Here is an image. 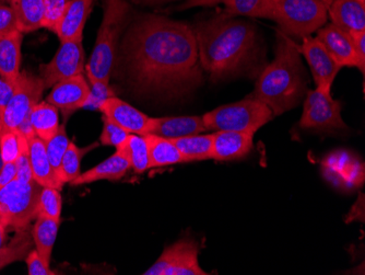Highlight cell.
Segmentation results:
<instances>
[{"mask_svg":"<svg viewBox=\"0 0 365 275\" xmlns=\"http://www.w3.org/2000/svg\"><path fill=\"white\" fill-rule=\"evenodd\" d=\"M202 116H167L151 118L149 134L158 135L164 139H178L207 132Z\"/></svg>","mask_w":365,"mask_h":275,"instance_id":"ac0fdd59","label":"cell"},{"mask_svg":"<svg viewBox=\"0 0 365 275\" xmlns=\"http://www.w3.org/2000/svg\"><path fill=\"white\" fill-rule=\"evenodd\" d=\"M32 240L30 234L24 229L18 231L9 245L0 247V270L14 262L26 260L32 246Z\"/></svg>","mask_w":365,"mask_h":275,"instance_id":"4dcf8cb0","label":"cell"},{"mask_svg":"<svg viewBox=\"0 0 365 275\" xmlns=\"http://www.w3.org/2000/svg\"><path fill=\"white\" fill-rule=\"evenodd\" d=\"M272 118V110L251 94L241 101L218 106L206 113L202 116V121L208 131H232L255 135Z\"/></svg>","mask_w":365,"mask_h":275,"instance_id":"5b68a950","label":"cell"},{"mask_svg":"<svg viewBox=\"0 0 365 275\" xmlns=\"http://www.w3.org/2000/svg\"><path fill=\"white\" fill-rule=\"evenodd\" d=\"M325 179L344 191H351L364 182V165L346 151L328 155L322 164Z\"/></svg>","mask_w":365,"mask_h":275,"instance_id":"7c38bea8","label":"cell"},{"mask_svg":"<svg viewBox=\"0 0 365 275\" xmlns=\"http://www.w3.org/2000/svg\"><path fill=\"white\" fill-rule=\"evenodd\" d=\"M22 39L20 31L0 36V75L8 79L19 77Z\"/></svg>","mask_w":365,"mask_h":275,"instance_id":"603a6c76","label":"cell"},{"mask_svg":"<svg viewBox=\"0 0 365 275\" xmlns=\"http://www.w3.org/2000/svg\"><path fill=\"white\" fill-rule=\"evenodd\" d=\"M45 85L42 78L20 73L16 90L4 109V129H16L42 98Z\"/></svg>","mask_w":365,"mask_h":275,"instance_id":"30bf717a","label":"cell"},{"mask_svg":"<svg viewBox=\"0 0 365 275\" xmlns=\"http://www.w3.org/2000/svg\"><path fill=\"white\" fill-rule=\"evenodd\" d=\"M29 147V141L16 129H3L0 133V153L4 163H16L20 154Z\"/></svg>","mask_w":365,"mask_h":275,"instance_id":"d6a6232c","label":"cell"},{"mask_svg":"<svg viewBox=\"0 0 365 275\" xmlns=\"http://www.w3.org/2000/svg\"><path fill=\"white\" fill-rule=\"evenodd\" d=\"M128 135L129 133L126 132L124 129L115 124L114 122L103 116V129H102V134L100 136L102 145L114 146L118 149L126 141Z\"/></svg>","mask_w":365,"mask_h":275,"instance_id":"8d00e7d4","label":"cell"},{"mask_svg":"<svg viewBox=\"0 0 365 275\" xmlns=\"http://www.w3.org/2000/svg\"><path fill=\"white\" fill-rule=\"evenodd\" d=\"M299 125L301 129L317 133H333L346 129L341 116V102L334 99L330 86L307 90Z\"/></svg>","mask_w":365,"mask_h":275,"instance_id":"ba28073f","label":"cell"},{"mask_svg":"<svg viewBox=\"0 0 365 275\" xmlns=\"http://www.w3.org/2000/svg\"><path fill=\"white\" fill-rule=\"evenodd\" d=\"M16 179V164H4L3 169L0 171V189L9 184Z\"/></svg>","mask_w":365,"mask_h":275,"instance_id":"ee69618b","label":"cell"},{"mask_svg":"<svg viewBox=\"0 0 365 275\" xmlns=\"http://www.w3.org/2000/svg\"><path fill=\"white\" fill-rule=\"evenodd\" d=\"M126 67L134 85L148 94H178L202 83L194 29L158 16L131 24L124 40Z\"/></svg>","mask_w":365,"mask_h":275,"instance_id":"6da1fadb","label":"cell"},{"mask_svg":"<svg viewBox=\"0 0 365 275\" xmlns=\"http://www.w3.org/2000/svg\"><path fill=\"white\" fill-rule=\"evenodd\" d=\"M327 19V7L321 0H277L274 4V21L290 38L311 36Z\"/></svg>","mask_w":365,"mask_h":275,"instance_id":"8992f818","label":"cell"},{"mask_svg":"<svg viewBox=\"0 0 365 275\" xmlns=\"http://www.w3.org/2000/svg\"><path fill=\"white\" fill-rule=\"evenodd\" d=\"M4 164L5 163H4L3 157H1V153H0V171L3 169Z\"/></svg>","mask_w":365,"mask_h":275,"instance_id":"816d5d0a","label":"cell"},{"mask_svg":"<svg viewBox=\"0 0 365 275\" xmlns=\"http://www.w3.org/2000/svg\"><path fill=\"white\" fill-rule=\"evenodd\" d=\"M317 38L325 46L330 56L335 59L340 67H356L364 75V71L361 67L360 61L356 56L354 42L349 34L346 31L330 24L322 26L317 31Z\"/></svg>","mask_w":365,"mask_h":275,"instance_id":"9a60e30c","label":"cell"},{"mask_svg":"<svg viewBox=\"0 0 365 275\" xmlns=\"http://www.w3.org/2000/svg\"><path fill=\"white\" fill-rule=\"evenodd\" d=\"M4 129V109L0 106V133L3 132Z\"/></svg>","mask_w":365,"mask_h":275,"instance_id":"681fc988","label":"cell"},{"mask_svg":"<svg viewBox=\"0 0 365 275\" xmlns=\"http://www.w3.org/2000/svg\"><path fill=\"white\" fill-rule=\"evenodd\" d=\"M94 146L88 149H79L73 141L69 143L68 149L61 160V170H59V179L63 184L68 182L71 184L79 176L82 157Z\"/></svg>","mask_w":365,"mask_h":275,"instance_id":"1f68e13d","label":"cell"},{"mask_svg":"<svg viewBox=\"0 0 365 275\" xmlns=\"http://www.w3.org/2000/svg\"><path fill=\"white\" fill-rule=\"evenodd\" d=\"M270 1H272V3L276 4L277 0H270Z\"/></svg>","mask_w":365,"mask_h":275,"instance_id":"f5cc1de1","label":"cell"},{"mask_svg":"<svg viewBox=\"0 0 365 275\" xmlns=\"http://www.w3.org/2000/svg\"><path fill=\"white\" fill-rule=\"evenodd\" d=\"M131 8L127 0H104L103 20L98 29L93 52L87 65L90 84L110 81L116 47Z\"/></svg>","mask_w":365,"mask_h":275,"instance_id":"277c9868","label":"cell"},{"mask_svg":"<svg viewBox=\"0 0 365 275\" xmlns=\"http://www.w3.org/2000/svg\"><path fill=\"white\" fill-rule=\"evenodd\" d=\"M10 7L16 14L18 29L21 34L43 28L44 0H9Z\"/></svg>","mask_w":365,"mask_h":275,"instance_id":"cb8c5ba5","label":"cell"},{"mask_svg":"<svg viewBox=\"0 0 365 275\" xmlns=\"http://www.w3.org/2000/svg\"><path fill=\"white\" fill-rule=\"evenodd\" d=\"M85 69V52L82 41L61 42L52 61L41 65L40 73L45 89L52 88L61 80L81 75Z\"/></svg>","mask_w":365,"mask_h":275,"instance_id":"8fae6325","label":"cell"},{"mask_svg":"<svg viewBox=\"0 0 365 275\" xmlns=\"http://www.w3.org/2000/svg\"><path fill=\"white\" fill-rule=\"evenodd\" d=\"M178 147L182 161H194V160L210 159L212 151V133L205 135H190V136L170 139Z\"/></svg>","mask_w":365,"mask_h":275,"instance_id":"83f0119b","label":"cell"},{"mask_svg":"<svg viewBox=\"0 0 365 275\" xmlns=\"http://www.w3.org/2000/svg\"><path fill=\"white\" fill-rule=\"evenodd\" d=\"M143 137L147 141L150 169L182 163V155L171 139L153 134L145 135Z\"/></svg>","mask_w":365,"mask_h":275,"instance_id":"d4e9b609","label":"cell"},{"mask_svg":"<svg viewBox=\"0 0 365 275\" xmlns=\"http://www.w3.org/2000/svg\"><path fill=\"white\" fill-rule=\"evenodd\" d=\"M116 149L122 151L128 158L131 168L137 174H143L145 170L150 169L149 151H148L145 137L140 135L129 134L126 141Z\"/></svg>","mask_w":365,"mask_h":275,"instance_id":"f546056e","label":"cell"},{"mask_svg":"<svg viewBox=\"0 0 365 275\" xmlns=\"http://www.w3.org/2000/svg\"><path fill=\"white\" fill-rule=\"evenodd\" d=\"M31 168L33 179L41 186L63 190V184L59 180L56 171L49 161L44 141L34 136L29 141Z\"/></svg>","mask_w":365,"mask_h":275,"instance_id":"44dd1931","label":"cell"},{"mask_svg":"<svg viewBox=\"0 0 365 275\" xmlns=\"http://www.w3.org/2000/svg\"><path fill=\"white\" fill-rule=\"evenodd\" d=\"M131 1L140 5H157V4L168 3L172 0H131Z\"/></svg>","mask_w":365,"mask_h":275,"instance_id":"7dc6e473","label":"cell"},{"mask_svg":"<svg viewBox=\"0 0 365 275\" xmlns=\"http://www.w3.org/2000/svg\"><path fill=\"white\" fill-rule=\"evenodd\" d=\"M69 141L67 133H66L65 125H61L56 134L45 143L46 146V153L48 156L49 161L52 164L53 168L56 171L59 178V170H61V160L66 151L68 149ZM61 180V179H59Z\"/></svg>","mask_w":365,"mask_h":275,"instance_id":"e575fe53","label":"cell"},{"mask_svg":"<svg viewBox=\"0 0 365 275\" xmlns=\"http://www.w3.org/2000/svg\"><path fill=\"white\" fill-rule=\"evenodd\" d=\"M130 168L128 158L122 151L116 149V153L114 155L110 156L92 169L80 174L73 182H71V186H83V184H89L92 182L101 181V180H110V181L120 180Z\"/></svg>","mask_w":365,"mask_h":275,"instance_id":"7402d4cb","label":"cell"},{"mask_svg":"<svg viewBox=\"0 0 365 275\" xmlns=\"http://www.w3.org/2000/svg\"><path fill=\"white\" fill-rule=\"evenodd\" d=\"M350 36L354 42V50H356V56L360 61L361 67L365 71V31L350 34Z\"/></svg>","mask_w":365,"mask_h":275,"instance_id":"7bdbcfd3","label":"cell"},{"mask_svg":"<svg viewBox=\"0 0 365 275\" xmlns=\"http://www.w3.org/2000/svg\"><path fill=\"white\" fill-rule=\"evenodd\" d=\"M321 1H323L324 5H325L326 7H327V9L328 7H329V6L334 3V0H321Z\"/></svg>","mask_w":365,"mask_h":275,"instance_id":"f907efd6","label":"cell"},{"mask_svg":"<svg viewBox=\"0 0 365 275\" xmlns=\"http://www.w3.org/2000/svg\"><path fill=\"white\" fill-rule=\"evenodd\" d=\"M16 179L22 182L33 181L32 168H31L29 147L24 149L16 159Z\"/></svg>","mask_w":365,"mask_h":275,"instance_id":"60d3db41","label":"cell"},{"mask_svg":"<svg viewBox=\"0 0 365 275\" xmlns=\"http://www.w3.org/2000/svg\"><path fill=\"white\" fill-rule=\"evenodd\" d=\"M6 227L3 221H0V247H3L6 240Z\"/></svg>","mask_w":365,"mask_h":275,"instance_id":"c3c4849f","label":"cell"},{"mask_svg":"<svg viewBox=\"0 0 365 275\" xmlns=\"http://www.w3.org/2000/svg\"><path fill=\"white\" fill-rule=\"evenodd\" d=\"M61 221L45 216L36 217V225L33 226L32 239L36 250L47 264H51L53 248L56 241Z\"/></svg>","mask_w":365,"mask_h":275,"instance_id":"4316f807","label":"cell"},{"mask_svg":"<svg viewBox=\"0 0 365 275\" xmlns=\"http://www.w3.org/2000/svg\"><path fill=\"white\" fill-rule=\"evenodd\" d=\"M227 0H185L184 4L178 8V10H187L194 7H209V6L225 4Z\"/></svg>","mask_w":365,"mask_h":275,"instance_id":"f6af8a7d","label":"cell"},{"mask_svg":"<svg viewBox=\"0 0 365 275\" xmlns=\"http://www.w3.org/2000/svg\"><path fill=\"white\" fill-rule=\"evenodd\" d=\"M212 151L210 159H240L251 153L253 149L254 135L232 131H215L212 133Z\"/></svg>","mask_w":365,"mask_h":275,"instance_id":"e0dca14e","label":"cell"},{"mask_svg":"<svg viewBox=\"0 0 365 275\" xmlns=\"http://www.w3.org/2000/svg\"><path fill=\"white\" fill-rule=\"evenodd\" d=\"M225 14L231 17L259 18L274 21V3L270 0H227Z\"/></svg>","mask_w":365,"mask_h":275,"instance_id":"f1b7e54d","label":"cell"},{"mask_svg":"<svg viewBox=\"0 0 365 275\" xmlns=\"http://www.w3.org/2000/svg\"><path fill=\"white\" fill-rule=\"evenodd\" d=\"M52 88L46 101L63 110L65 114H71L73 111L83 108L91 90L82 74L61 80Z\"/></svg>","mask_w":365,"mask_h":275,"instance_id":"2e32d148","label":"cell"},{"mask_svg":"<svg viewBox=\"0 0 365 275\" xmlns=\"http://www.w3.org/2000/svg\"><path fill=\"white\" fill-rule=\"evenodd\" d=\"M100 111L108 120L124 129L129 134H149L151 118L145 113L131 106L127 102L118 99V96H110L102 104Z\"/></svg>","mask_w":365,"mask_h":275,"instance_id":"5bb4252c","label":"cell"},{"mask_svg":"<svg viewBox=\"0 0 365 275\" xmlns=\"http://www.w3.org/2000/svg\"><path fill=\"white\" fill-rule=\"evenodd\" d=\"M30 121L34 132L44 143L52 139L59 126L58 110L47 101L38 102L30 112Z\"/></svg>","mask_w":365,"mask_h":275,"instance_id":"484cf974","label":"cell"},{"mask_svg":"<svg viewBox=\"0 0 365 275\" xmlns=\"http://www.w3.org/2000/svg\"><path fill=\"white\" fill-rule=\"evenodd\" d=\"M16 79H8V78L4 77L3 75H0V106L5 109L9 102L10 98L14 94V90L16 87Z\"/></svg>","mask_w":365,"mask_h":275,"instance_id":"b9f144b4","label":"cell"},{"mask_svg":"<svg viewBox=\"0 0 365 275\" xmlns=\"http://www.w3.org/2000/svg\"><path fill=\"white\" fill-rule=\"evenodd\" d=\"M300 52L304 55L311 69L314 81L319 86H330L333 87L336 76L341 67L336 63L335 59L330 56L321 41L315 36H307L302 39V46Z\"/></svg>","mask_w":365,"mask_h":275,"instance_id":"4fadbf2b","label":"cell"},{"mask_svg":"<svg viewBox=\"0 0 365 275\" xmlns=\"http://www.w3.org/2000/svg\"><path fill=\"white\" fill-rule=\"evenodd\" d=\"M327 10L331 24L346 34L365 31V0H334Z\"/></svg>","mask_w":365,"mask_h":275,"instance_id":"ffe728a7","label":"cell"},{"mask_svg":"<svg viewBox=\"0 0 365 275\" xmlns=\"http://www.w3.org/2000/svg\"><path fill=\"white\" fill-rule=\"evenodd\" d=\"M113 96H114V92L110 89L108 83H103V81L92 83L89 96H88L87 102L83 108L90 109V110H100L106 100Z\"/></svg>","mask_w":365,"mask_h":275,"instance_id":"74e56055","label":"cell"},{"mask_svg":"<svg viewBox=\"0 0 365 275\" xmlns=\"http://www.w3.org/2000/svg\"><path fill=\"white\" fill-rule=\"evenodd\" d=\"M300 54L297 43L279 31L276 56L260 74L252 94L272 110L274 116L297 106L307 94V80Z\"/></svg>","mask_w":365,"mask_h":275,"instance_id":"3957f363","label":"cell"},{"mask_svg":"<svg viewBox=\"0 0 365 275\" xmlns=\"http://www.w3.org/2000/svg\"><path fill=\"white\" fill-rule=\"evenodd\" d=\"M202 69L213 81L251 66L258 51L255 26L227 14L199 22L194 29Z\"/></svg>","mask_w":365,"mask_h":275,"instance_id":"7a4b0ae2","label":"cell"},{"mask_svg":"<svg viewBox=\"0 0 365 275\" xmlns=\"http://www.w3.org/2000/svg\"><path fill=\"white\" fill-rule=\"evenodd\" d=\"M199 247L192 239H180L164 250L145 275H206L198 262Z\"/></svg>","mask_w":365,"mask_h":275,"instance_id":"9c48e42d","label":"cell"},{"mask_svg":"<svg viewBox=\"0 0 365 275\" xmlns=\"http://www.w3.org/2000/svg\"><path fill=\"white\" fill-rule=\"evenodd\" d=\"M63 200L59 190L44 186L41 191L38 199V216L48 217V219L61 221Z\"/></svg>","mask_w":365,"mask_h":275,"instance_id":"836d02e7","label":"cell"},{"mask_svg":"<svg viewBox=\"0 0 365 275\" xmlns=\"http://www.w3.org/2000/svg\"><path fill=\"white\" fill-rule=\"evenodd\" d=\"M16 131L19 133L21 136H24V139H28V141L36 136L34 129H33L32 124H31L30 116L22 121L21 124L16 127Z\"/></svg>","mask_w":365,"mask_h":275,"instance_id":"bcb514c9","label":"cell"},{"mask_svg":"<svg viewBox=\"0 0 365 275\" xmlns=\"http://www.w3.org/2000/svg\"><path fill=\"white\" fill-rule=\"evenodd\" d=\"M42 188L34 180L22 182L14 179L0 189V221L6 227L16 231L28 229L31 221L38 217Z\"/></svg>","mask_w":365,"mask_h":275,"instance_id":"52a82bcc","label":"cell"},{"mask_svg":"<svg viewBox=\"0 0 365 275\" xmlns=\"http://www.w3.org/2000/svg\"><path fill=\"white\" fill-rule=\"evenodd\" d=\"M19 31L16 14L10 6L0 4V36L14 34Z\"/></svg>","mask_w":365,"mask_h":275,"instance_id":"ab89813d","label":"cell"},{"mask_svg":"<svg viewBox=\"0 0 365 275\" xmlns=\"http://www.w3.org/2000/svg\"><path fill=\"white\" fill-rule=\"evenodd\" d=\"M45 12L43 19V28L53 31L55 34L57 24L65 12L66 7L71 0H44Z\"/></svg>","mask_w":365,"mask_h":275,"instance_id":"d590c367","label":"cell"},{"mask_svg":"<svg viewBox=\"0 0 365 275\" xmlns=\"http://www.w3.org/2000/svg\"><path fill=\"white\" fill-rule=\"evenodd\" d=\"M93 0H71L57 24L55 34L61 42L82 41L86 22Z\"/></svg>","mask_w":365,"mask_h":275,"instance_id":"d6986e66","label":"cell"},{"mask_svg":"<svg viewBox=\"0 0 365 275\" xmlns=\"http://www.w3.org/2000/svg\"><path fill=\"white\" fill-rule=\"evenodd\" d=\"M28 266V274L30 275H55V271L51 270L49 264L40 256L38 250L29 252L26 258Z\"/></svg>","mask_w":365,"mask_h":275,"instance_id":"f35d334b","label":"cell"}]
</instances>
